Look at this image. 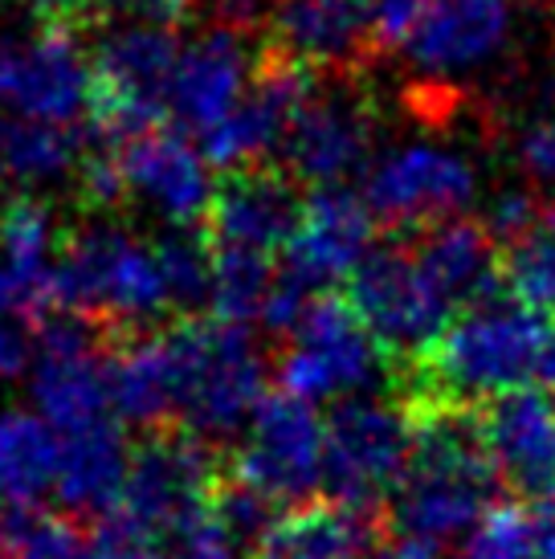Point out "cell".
I'll use <instances>...</instances> for the list:
<instances>
[{"label": "cell", "mask_w": 555, "mask_h": 559, "mask_svg": "<svg viewBox=\"0 0 555 559\" xmlns=\"http://www.w3.org/2000/svg\"><path fill=\"white\" fill-rule=\"evenodd\" d=\"M376 547H380L376 511L327 498L278 514L270 531L253 544V559H364Z\"/></svg>", "instance_id": "21"}, {"label": "cell", "mask_w": 555, "mask_h": 559, "mask_svg": "<svg viewBox=\"0 0 555 559\" xmlns=\"http://www.w3.org/2000/svg\"><path fill=\"white\" fill-rule=\"evenodd\" d=\"M176 389V425L197 437H229L265 401V368L246 326L185 319L164 331Z\"/></svg>", "instance_id": "4"}, {"label": "cell", "mask_w": 555, "mask_h": 559, "mask_svg": "<svg viewBox=\"0 0 555 559\" xmlns=\"http://www.w3.org/2000/svg\"><path fill=\"white\" fill-rule=\"evenodd\" d=\"M168 559H241V556H237V544H233L225 531H216L213 523H204V527H197L192 535H185Z\"/></svg>", "instance_id": "39"}, {"label": "cell", "mask_w": 555, "mask_h": 559, "mask_svg": "<svg viewBox=\"0 0 555 559\" xmlns=\"http://www.w3.org/2000/svg\"><path fill=\"white\" fill-rule=\"evenodd\" d=\"M507 33L510 0H437L404 49L429 74H458L498 53Z\"/></svg>", "instance_id": "23"}, {"label": "cell", "mask_w": 555, "mask_h": 559, "mask_svg": "<svg viewBox=\"0 0 555 559\" xmlns=\"http://www.w3.org/2000/svg\"><path fill=\"white\" fill-rule=\"evenodd\" d=\"M62 441L42 417L0 413V507H37L58 486Z\"/></svg>", "instance_id": "28"}, {"label": "cell", "mask_w": 555, "mask_h": 559, "mask_svg": "<svg viewBox=\"0 0 555 559\" xmlns=\"http://www.w3.org/2000/svg\"><path fill=\"white\" fill-rule=\"evenodd\" d=\"M115 159L123 171L127 197L143 201L172 229H192L197 221L204 225L216 188L204 152H197L180 131L155 127L147 135L123 140L115 147Z\"/></svg>", "instance_id": "16"}, {"label": "cell", "mask_w": 555, "mask_h": 559, "mask_svg": "<svg viewBox=\"0 0 555 559\" xmlns=\"http://www.w3.org/2000/svg\"><path fill=\"white\" fill-rule=\"evenodd\" d=\"M258 58L246 49V37L229 25H213L180 49L172 74V119L192 127L197 135L213 131L246 98Z\"/></svg>", "instance_id": "19"}, {"label": "cell", "mask_w": 555, "mask_h": 559, "mask_svg": "<svg viewBox=\"0 0 555 559\" xmlns=\"http://www.w3.org/2000/svg\"><path fill=\"white\" fill-rule=\"evenodd\" d=\"M107 347H91V352H37L33 401H37L42 420H46L49 429H58L62 437H74L119 420L115 417V401H110Z\"/></svg>", "instance_id": "22"}, {"label": "cell", "mask_w": 555, "mask_h": 559, "mask_svg": "<svg viewBox=\"0 0 555 559\" xmlns=\"http://www.w3.org/2000/svg\"><path fill=\"white\" fill-rule=\"evenodd\" d=\"M303 209L307 201L298 197L291 171L274 164H249V168L225 171L201 229L213 249L282 258L298 234Z\"/></svg>", "instance_id": "14"}, {"label": "cell", "mask_w": 555, "mask_h": 559, "mask_svg": "<svg viewBox=\"0 0 555 559\" xmlns=\"http://www.w3.org/2000/svg\"><path fill=\"white\" fill-rule=\"evenodd\" d=\"M91 62L70 25L0 33V107L21 119L74 123L91 115Z\"/></svg>", "instance_id": "10"}, {"label": "cell", "mask_w": 555, "mask_h": 559, "mask_svg": "<svg viewBox=\"0 0 555 559\" xmlns=\"http://www.w3.org/2000/svg\"><path fill=\"white\" fill-rule=\"evenodd\" d=\"M16 4H25L42 25H70V29H78L82 21L94 16V0H16Z\"/></svg>", "instance_id": "41"}, {"label": "cell", "mask_w": 555, "mask_h": 559, "mask_svg": "<svg viewBox=\"0 0 555 559\" xmlns=\"http://www.w3.org/2000/svg\"><path fill=\"white\" fill-rule=\"evenodd\" d=\"M274 282L278 258L241 253V249H213V302H209L213 319H225V323L237 326L262 319Z\"/></svg>", "instance_id": "32"}, {"label": "cell", "mask_w": 555, "mask_h": 559, "mask_svg": "<svg viewBox=\"0 0 555 559\" xmlns=\"http://www.w3.org/2000/svg\"><path fill=\"white\" fill-rule=\"evenodd\" d=\"M62 246L66 234H58V221L42 201L25 192L0 201V270L9 274L29 319H42L54 307V274L62 262Z\"/></svg>", "instance_id": "24"}, {"label": "cell", "mask_w": 555, "mask_h": 559, "mask_svg": "<svg viewBox=\"0 0 555 559\" xmlns=\"http://www.w3.org/2000/svg\"><path fill=\"white\" fill-rule=\"evenodd\" d=\"M555 326L498 295L449 319L425 356L401 364V404L479 408L543 372Z\"/></svg>", "instance_id": "1"}, {"label": "cell", "mask_w": 555, "mask_h": 559, "mask_svg": "<svg viewBox=\"0 0 555 559\" xmlns=\"http://www.w3.org/2000/svg\"><path fill=\"white\" fill-rule=\"evenodd\" d=\"M371 237H376V217L347 188H319L307 197L298 234L282 253V270L298 278L303 286L319 290L331 282H347L359 270V262L371 253Z\"/></svg>", "instance_id": "17"}, {"label": "cell", "mask_w": 555, "mask_h": 559, "mask_svg": "<svg viewBox=\"0 0 555 559\" xmlns=\"http://www.w3.org/2000/svg\"><path fill=\"white\" fill-rule=\"evenodd\" d=\"M409 417L413 457L392 495V523L401 535L446 544L453 535L479 527L498 474L482 445L479 408L416 404L409 408Z\"/></svg>", "instance_id": "2"}, {"label": "cell", "mask_w": 555, "mask_h": 559, "mask_svg": "<svg viewBox=\"0 0 555 559\" xmlns=\"http://www.w3.org/2000/svg\"><path fill=\"white\" fill-rule=\"evenodd\" d=\"M347 302L364 319L371 340L401 364L425 356L453 319V307L421 270L413 246L371 249L347 278Z\"/></svg>", "instance_id": "7"}, {"label": "cell", "mask_w": 555, "mask_h": 559, "mask_svg": "<svg viewBox=\"0 0 555 559\" xmlns=\"http://www.w3.org/2000/svg\"><path fill=\"white\" fill-rule=\"evenodd\" d=\"M54 307L86 314L110 335L143 331L152 319L172 311L155 246L119 225H86L70 234L54 274Z\"/></svg>", "instance_id": "3"}, {"label": "cell", "mask_w": 555, "mask_h": 559, "mask_svg": "<svg viewBox=\"0 0 555 559\" xmlns=\"http://www.w3.org/2000/svg\"><path fill=\"white\" fill-rule=\"evenodd\" d=\"M376 119L355 94H310L286 135V164L298 180L319 188H340L371 156Z\"/></svg>", "instance_id": "18"}, {"label": "cell", "mask_w": 555, "mask_h": 559, "mask_svg": "<svg viewBox=\"0 0 555 559\" xmlns=\"http://www.w3.org/2000/svg\"><path fill=\"white\" fill-rule=\"evenodd\" d=\"M368 559H441L437 556V544H425V539H413V535H397L371 551Z\"/></svg>", "instance_id": "43"}, {"label": "cell", "mask_w": 555, "mask_h": 559, "mask_svg": "<svg viewBox=\"0 0 555 559\" xmlns=\"http://www.w3.org/2000/svg\"><path fill=\"white\" fill-rule=\"evenodd\" d=\"M180 41L168 29H110L91 62V119L98 135L135 140L172 119Z\"/></svg>", "instance_id": "5"}, {"label": "cell", "mask_w": 555, "mask_h": 559, "mask_svg": "<svg viewBox=\"0 0 555 559\" xmlns=\"http://www.w3.org/2000/svg\"><path fill=\"white\" fill-rule=\"evenodd\" d=\"M155 258L168 282L172 311H197L204 302H213V249L201 225L168 229L155 241Z\"/></svg>", "instance_id": "33"}, {"label": "cell", "mask_w": 555, "mask_h": 559, "mask_svg": "<svg viewBox=\"0 0 555 559\" xmlns=\"http://www.w3.org/2000/svg\"><path fill=\"white\" fill-rule=\"evenodd\" d=\"M82 135L66 123H42L9 115L0 119V176L13 185H46L66 171L82 168Z\"/></svg>", "instance_id": "29"}, {"label": "cell", "mask_w": 555, "mask_h": 559, "mask_svg": "<svg viewBox=\"0 0 555 559\" xmlns=\"http://www.w3.org/2000/svg\"><path fill=\"white\" fill-rule=\"evenodd\" d=\"M540 213L543 204H535V197H527V192H498L491 201V213H486V229L498 246H510V241H519L523 234H531L535 225H540Z\"/></svg>", "instance_id": "37"}, {"label": "cell", "mask_w": 555, "mask_h": 559, "mask_svg": "<svg viewBox=\"0 0 555 559\" xmlns=\"http://www.w3.org/2000/svg\"><path fill=\"white\" fill-rule=\"evenodd\" d=\"M213 9H216V16H221V25L246 33V25H258V21H265V13H270V0H213Z\"/></svg>", "instance_id": "42"}, {"label": "cell", "mask_w": 555, "mask_h": 559, "mask_svg": "<svg viewBox=\"0 0 555 559\" xmlns=\"http://www.w3.org/2000/svg\"><path fill=\"white\" fill-rule=\"evenodd\" d=\"M315 79H319V70L291 62V58H282L274 49H262L246 98L213 131L201 135L204 159L221 171L265 164V156L274 152L278 143H286L298 110L307 107L310 94L319 91Z\"/></svg>", "instance_id": "13"}, {"label": "cell", "mask_w": 555, "mask_h": 559, "mask_svg": "<svg viewBox=\"0 0 555 559\" xmlns=\"http://www.w3.org/2000/svg\"><path fill=\"white\" fill-rule=\"evenodd\" d=\"M91 551L94 559H160L164 539L139 523L123 502H115L110 511L94 519L91 531Z\"/></svg>", "instance_id": "34"}, {"label": "cell", "mask_w": 555, "mask_h": 559, "mask_svg": "<svg viewBox=\"0 0 555 559\" xmlns=\"http://www.w3.org/2000/svg\"><path fill=\"white\" fill-rule=\"evenodd\" d=\"M25 311L13 302H0V380H13L29 364V331L21 326Z\"/></svg>", "instance_id": "38"}, {"label": "cell", "mask_w": 555, "mask_h": 559, "mask_svg": "<svg viewBox=\"0 0 555 559\" xmlns=\"http://www.w3.org/2000/svg\"><path fill=\"white\" fill-rule=\"evenodd\" d=\"M127 469H131V453H127V437L119 420L86 429V433L62 437V462H58V495L70 511L98 514L110 511L127 486Z\"/></svg>", "instance_id": "27"}, {"label": "cell", "mask_w": 555, "mask_h": 559, "mask_svg": "<svg viewBox=\"0 0 555 559\" xmlns=\"http://www.w3.org/2000/svg\"><path fill=\"white\" fill-rule=\"evenodd\" d=\"M437 0H364L368 9L371 49H397L409 46V37L421 29Z\"/></svg>", "instance_id": "36"}, {"label": "cell", "mask_w": 555, "mask_h": 559, "mask_svg": "<svg viewBox=\"0 0 555 559\" xmlns=\"http://www.w3.org/2000/svg\"><path fill=\"white\" fill-rule=\"evenodd\" d=\"M523 164L543 185H555V119L531 127L523 140Z\"/></svg>", "instance_id": "40"}, {"label": "cell", "mask_w": 555, "mask_h": 559, "mask_svg": "<svg viewBox=\"0 0 555 559\" xmlns=\"http://www.w3.org/2000/svg\"><path fill=\"white\" fill-rule=\"evenodd\" d=\"M265 49L310 70L352 66L371 49L364 0H270Z\"/></svg>", "instance_id": "20"}, {"label": "cell", "mask_w": 555, "mask_h": 559, "mask_svg": "<svg viewBox=\"0 0 555 559\" xmlns=\"http://www.w3.org/2000/svg\"><path fill=\"white\" fill-rule=\"evenodd\" d=\"M229 474L253 486L270 502L307 498L327 481V425L310 401L291 392H265L249 417V433L233 453Z\"/></svg>", "instance_id": "11"}, {"label": "cell", "mask_w": 555, "mask_h": 559, "mask_svg": "<svg viewBox=\"0 0 555 559\" xmlns=\"http://www.w3.org/2000/svg\"><path fill=\"white\" fill-rule=\"evenodd\" d=\"M388 352L371 340L347 295H315L291 347L278 359V384L298 401H327L368 389L380 376Z\"/></svg>", "instance_id": "8"}, {"label": "cell", "mask_w": 555, "mask_h": 559, "mask_svg": "<svg viewBox=\"0 0 555 559\" xmlns=\"http://www.w3.org/2000/svg\"><path fill=\"white\" fill-rule=\"evenodd\" d=\"M479 433L498 481L523 502L555 498V392L510 389L479 404Z\"/></svg>", "instance_id": "15"}, {"label": "cell", "mask_w": 555, "mask_h": 559, "mask_svg": "<svg viewBox=\"0 0 555 559\" xmlns=\"http://www.w3.org/2000/svg\"><path fill=\"white\" fill-rule=\"evenodd\" d=\"M462 559H555V498L552 502H503L470 531Z\"/></svg>", "instance_id": "30"}, {"label": "cell", "mask_w": 555, "mask_h": 559, "mask_svg": "<svg viewBox=\"0 0 555 559\" xmlns=\"http://www.w3.org/2000/svg\"><path fill=\"white\" fill-rule=\"evenodd\" d=\"M503 295L540 319H555V204H543L540 225L498 253Z\"/></svg>", "instance_id": "31"}, {"label": "cell", "mask_w": 555, "mask_h": 559, "mask_svg": "<svg viewBox=\"0 0 555 559\" xmlns=\"http://www.w3.org/2000/svg\"><path fill=\"white\" fill-rule=\"evenodd\" d=\"M413 457V417L404 404L347 401L327 420V486L347 507L376 511L397 495Z\"/></svg>", "instance_id": "9"}, {"label": "cell", "mask_w": 555, "mask_h": 559, "mask_svg": "<svg viewBox=\"0 0 555 559\" xmlns=\"http://www.w3.org/2000/svg\"><path fill=\"white\" fill-rule=\"evenodd\" d=\"M107 376L115 417L168 429L176 420V389H172V359L164 331H127L115 335L107 347Z\"/></svg>", "instance_id": "26"}, {"label": "cell", "mask_w": 555, "mask_h": 559, "mask_svg": "<svg viewBox=\"0 0 555 559\" xmlns=\"http://www.w3.org/2000/svg\"><path fill=\"white\" fill-rule=\"evenodd\" d=\"M225 466L204 445V437L188 433L180 425L155 429L147 441L131 453L123 502L147 531H155L164 544H180L185 535L209 523L213 490Z\"/></svg>", "instance_id": "6"}, {"label": "cell", "mask_w": 555, "mask_h": 559, "mask_svg": "<svg viewBox=\"0 0 555 559\" xmlns=\"http://www.w3.org/2000/svg\"><path fill=\"white\" fill-rule=\"evenodd\" d=\"M197 0H94V16L110 29H168L176 33L192 16Z\"/></svg>", "instance_id": "35"}, {"label": "cell", "mask_w": 555, "mask_h": 559, "mask_svg": "<svg viewBox=\"0 0 555 559\" xmlns=\"http://www.w3.org/2000/svg\"><path fill=\"white\" fill-rule=\"evenodd\" d=\"M543 384L555 392V331H552V347H547V356H543Z\"/></svg>", "instance_id": "44"}, {"label": "cell", "mask_w": 555, "mask_h": 559, "mask_svg": "<svg viewBox=\"0 0 555 559\" xmlns=\"http://www.w3.org/2000/svg\"><path fill=\"white\" fill-rule=\"evenodd\" d=\"M498 241L486 225L474 221H441L421 229L413 241V253L429 282L441 290L453 311L479 307L486 298H498Z\"/></svg>", "instance_id": "25"}, {"label": "cell", "mask_w": 555, "mask_h": 559, "mask_svg": "<svg viewBox=\"0 0 555 559\" xmlns=\"http://www.w3.org/2000/svg\"><path fill=\"white\" fill-rule=\"evenodd\" d=\"M474 188H479V176L465 156L449 147H433V143H409V147L388 152L368 171L364 204L388 229L421 234L429 225L458 217L474 201Z\"/></svg>", "instance_id": "12"}]
</instances>
